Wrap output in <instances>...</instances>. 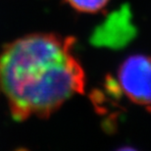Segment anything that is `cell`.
I'll list each match as a JSON object with an SVG mask.
<instances>
[{"label":"cell","mask_w":151,"mask_h":151,"mask_svg":"<svg viewBox=\"0 0 151 151\" xmlns=\"http://www.w3.org/2000/svg\"><path fill=\"white\" fill-rule=\"evenodd\" d=\"M118 83L132 102L151 110V56L134 54L124 60Z\"/></svg>","instance_id":"2"},{"label":"cell","mask_w":151,"mask_h":151,"mask_svg":"<svg viewBox=\"0 0 151 151\" xmlns=\"http://www.w3.org/2000/svg\"><path fill=\"white\" fill-rule=\"evenodd\" d=\"M72 8L81 13H98L110 0H65Z\"/></svg>","instance_id":"3"},{"label":"cell","mask_w":151,"mask_h":151,"mask_svg":"<svg viewBox=\"0 0 151 151\" xmlns=\"http://www.w3.org/2000/svg\"><path fill=\"white\" fill-rule=\"evenodd\" d=\"M76 39L57 34H31L0 52V91L12 117L48 118L86 88V74L74 54Z\"/></svg>","instance_id":"1"}]
</instances>
